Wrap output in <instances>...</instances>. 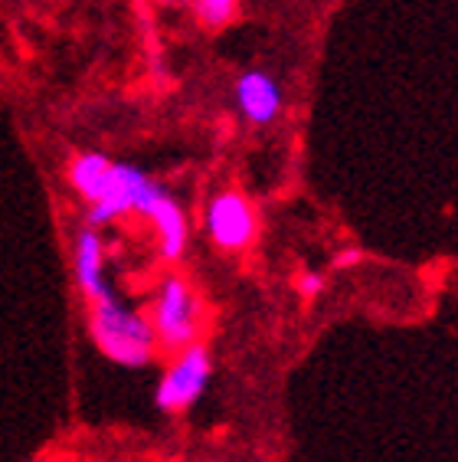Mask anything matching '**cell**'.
Returning a JSON list of instances; mask_svg holds the SVG:
<instances>
[{"instance_id": "cell-10", "label": "cell", "mask_w": 458, "mask_h": 462, "mask_svg": "<svg viewBox=\"0 0 458 462\" xmlns=\"http://www.w3.org/2000/svg\"><path fill=\"white\" fill-rule=\"evenodd\" d=\"M295 289H298L301 299H315V295L325 292V276H321V273H311V269H308V273H301V276H298Z\"/></svg>"}, {"instance_id": "cell-1", "label": "cell", "mask_w": 458, "mask_h": 462, "mask_svg": "<svg viewBox=\"0 0 458 462\" xmlns=\"http://www.w3.org/2000/svg\"><path fill=\"white\" fill-rule=\"evenodd\" d=\"M88 335L112 365L128 367V371L151 365L160 351L148 315L128 309L118 295L88 305Z\"/></svg>"}, {"instance_id": "cell-6", "label": "cell", "mask_w": 458, "mask_h": 462, "mask_svg": "<svg viewBox=\"0 0 458 462\" xmlns=\"http://www.w3.org/2000/svg\"><path fill=\"white\" fill-rule=\"evenodd\" d=\"M236 106L243 118L252 125H269L282 116L285 96L282 86L272 72L265 69H246L236 79Z\"/></svg>"}, {"instance_id": "cell-3", "label": "cell", "mask_w": 458, "mask_h": 462, "mask_svg": "<svg viewBox=\"0 0 458 462\" xmlns=\"http://www.w3.org/2000/svg\"><path fill=\"white\" fill-rule=\"evenodd\" d=\"M164 197H168V190L151 178V174H144L134 164L114 161L105 194L98 197L96 204H88L86 226L102 230V226H108L114 220H124V217H144V220H151V214L158 210V204Z\"/></svg>"}, {"instance_id": "cell-9", "label": "cell", "mask_w": 458, "mask_h": 462, "mask_svg": "<svg viewBox=\"0 0 458 462\" xmlns=\"http://www.w3.org/2000/svg\"><path fill=\"white\" fill-rule=\"evenodd\" d=\"M190 10L203 30L220 33L239 17V0H190Z\"/></svg>"}, {"instance_id": "cell-7", "label": "cell", "mask_w": 458, "mask_h": 462, "mask_svg": "<svg viewBox=\"0 0 458 462\" xmlns=\"http://www.w3.org/2000/svg\"><path fill=\"white\" fill-rule=\"evenodd\" d=\"M72 266H76L79 292L86 295L88 305L105 302V299L114 295L112 285L105 282V243H102V233H98L96 226H86V230L76 236Z\"/></svg>"}, {"instance_id": "cell-8", "label": "cell", "mask_w": 458, "mask_h": 462, "mask_svg": "<svg viewBox=\"0 0 458 462\" xmlns=\"http://www.w3.org/2000/svg\"><path fill=\"white\" fill-rule=\"evenodd\" d=\"M112 168H114V161L105 158V154H98V152L76 154L69 164V187L86 200V204H96L98 197L105 194L108 180H112Z\"/></svg>"}, {"instance_id": "cell-5", "label": "cell", "mask_w": 458, "mask_h": 462, "mask_svg": "<svg viewBox=\"0 0 458 462\" xmlns=\"http://www.w3.org/2000/svg\"><path fill=\"white\" fill-rule=\"evenodd\" d=\"M203 226H206V236H210L213 246L226 249V253H239V249L252 246V240H256V207L249 204L239 190H220L206 204Z\"/></svg>"}, {"instance_id": "cell-11", "label": "cell", "mask_w": 458, "mask_h": 462, "mask_svg": "<svg viewBox=\"0 0 458 462\" xmlns=\"http://www.w3.org/2000/svg\"><path fill=\"white\" fill-rule=\"evenodd\" d=\"M357 259H361L357 249H344V253H337V266H353Z\"/></svg>"}, {"instance_id": "cell-2", "label": "cell", "mask_w": 458, "mask_h": 462, "mask_svg": "<svg viewBox=\"0 0 458 462\" xmlns=\"http://www.w3.org/2000/svg\"><path fill=\"white\" fill-rule=\"evenodd\" d=\"M148 319L154 325L158 345L164 355H180L187 347L200 345L203 335V302L197 289L184 276H164L154 289Z\"/></svg>"}, {"instance_id": "cell-4", "label": "cell", "mask_w": 458, "mask_h": 462, "mask_svg": "<svg viewBox=\"0 0 458 462\" xmlns=\"http://www.w3.org/2000/svg\"><path fill=\"white\" fill-rule=\"evenodd\" d=\"M210 377H213L210 347L200 341V345L187 347V351L170 357V365L160 371L154 403L164 413H184V410H190L203 397Z\"/></svg>"}]
</instances>
